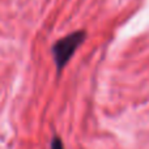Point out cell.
Returning a JSON list of instances; mask_svg holds the SVG:
<instances>
[{"label": "cell", "mask_w": 149, "mask_h": 149, "mask_svg": "<svg viewBox=\"0 0 149 149\" xmlns=\"http://www.w3.org/2000/svg\"><path fill=\"white\" fill-rule=\"evenodd\" d=\"M50 149H64V144H63L62 139H60L59 136H54V137H52Z\"/></svg>", "instance_id": "2"}, {"label": "cell", "mask_w": 149, "mask_h": 149, "mask_svg": "<svg viewBox=\"0 0 149 149\" xmlns=\"http://www.w3.org/2000/svg\"><path fill=\"white\" fill-rule=\"evenodd\" d=\"M86 39V31L85 30H77L73 33H70L68 36L58 39L51 47V52L54 56L55 67H56L58 73L63 71V68L68 64L72 59L73 54L77 51L80 46L84 43Z\"/></svg>", "instance_id": "1"}]
</instances>
